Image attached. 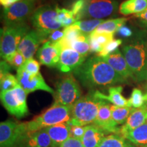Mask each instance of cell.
<instances>
[{
    "label": "cell",
    "instance_id": "cell-1",
    "mask_svg": "<svg viewBox=\"0 0 147 147\" xmlns=\"http://www.w3.org/2000/svg\"><path fill=\"white\" fill-rule=\"evenodd\" d=\"M73 74L84 87L89 89L107 87L127 82L108 62L97 55L86 60L73 71Z\"/></svg>",
    "mask_w": 147,
    "mask_h": 147
},
{
    "label": "cell",
    "instance_id": "cell-2",
    "mask_svg": "<svg viewBox=\"0 0 147 147\" xmlns=\"http://www.w3.org/2000/svg\"><path fill=\"white\" fill-rule=\"evenodd\" d=\"M106 100L97 95V91L91 90L77 100L71 108L70 125L87 126L94 123L99 108Z\"/></svg>",
    "mask_w": 147,
    "mask_h": 147
},
{
    "label": "cell",
    "instance_id": "cell-3",
    "mask_svg": "<svg viewBox=\"0 0 147 147\" xmlns=\"http://www.w3.org/2000/svg\"><path fill=\"white\" fill-rule=\"evenodd\" d=\"M71 108L72 106L53 104L41 115L26 122L27 132H34L55 125L69 122L71 119Z\"/></svg>",
    "mask_w": 147,
    "mask_h": 147
},
{
    "label": "cell",
    "instance_id": "cell-4",
    "mask_svg": "<svg viewBox=\"0 0 147 147\" xmlns=\"http://www.w3.org/2000/svg\"><path fill=\"white\" fill-rule=\"evenodd\" d=\"M147 42L139 38L136 42L124 46L122 51L136 80L142 81L147 65Z\"/></svg>",
    "mask_w": 147,
    "mask_h": 147
},
{
    "label": "cell",
    "instance_id": "cell-5",
    "mask_svg": "<svg viewBox=\"0 0 147 147\" xmlns=\"http://www.w3.org/2000/svg\"><path fill=\"white\" fill-rule=\"evenodd\" d=\"M54 104L72 106L82 97V90L73 74L60 79L55 85Z\"/></svg>",
    "mask_w": 147,
    "mask_h": 147
},
{
    "label": "cell",
    "instance_id": "cell-6",
    "mask_svg": "<svg viewBox=\"0 0 147 147\" xmlns=\"http://www.w3.org/2000/svg\"><path fill=\"white\" fill-rule=\"evenodd\" d=\"M56 7L57 5H42L35 10L30 17L31 23L35 29L47 38L54 31L62 27L57 21Z\"/></svg>",
    "mask_w": 147,
    "mask_h": 147
},
{
    "label": "cell",
    "instance_id": "cell-7",
    "mask_svg": "<svg viewBox=\"0 0 147 147\" xmlns=\"http://www.w3.org/2000/svg\"><path fill=\"white\" fill-rule=\"evenodd\" d=\"M29 31L27 24L5 25L1 29V57L5 59L17 51L20 42Z\"/></svg>",
    "mask_w": 147,
    "mask_h": 147
},
{
    "label": "cell",
    "instance_id": "cell-8",
    "mask_svg": "<svg viewBox=\"0 0 147 147\" xmlns=\"http://www.w3.org/2000/svg\"><path fill=\"white\" fill-rule=\"evenodd\" d=\"M27 93L21 86L4 92H1L0 98L2 105L10 115L22 119L29 115L27 104Z\"/></svg>",
    "mask_w": 147,
    "mask_h": 147
},
{
    "label": "cell",
    "instance_id": "cell-9",
    "mask_svg": "<svg viewBox=\"0 0 147 147\" xmlns=\"http://www.w3.org/2000/svg\"><path fill=\"white\" fill-rule=\"evenodd\" d=\"M37 2L38 0H21L4 9L3 19L5 25L25 23L36 10Z\"/></svg>",
    "mask_w": 147,
    "mask_h": 147
},
{
    "label": "cell",
    "instance_id": "cell-10",
    "mask_svg": "<svg viewBox=\"0 0 147 147\" xmlns=\"http://www.w3.org/2000/svg\"><path fill=\"white\" fill-rule=\"evenodd\" d=\"M27 133L26 122L7 120L0 123V147H17Z\"/></svg>",
    "mask_w": 147,
    "mask_h": 147
},
{
    "label": "cell",
    "instance_id": "cell-11",
    "mask_svg": "<svg viewBox=\"0 0 147 147\" xmlns=\"http://www.w3.org/2000/svg\"><path fill=\"white\" fill-rule=\"evenodd\" d=\"M117 8L116 0H87L81 19H104L115 13Z\"/></svg>",
    "mask_w": 147,
    "mask_h": 147
},
{
    "label": "cell",
    "instance_id": "cell-12",
    "mask_svg": "<svg viewBox=\"0 0 147 147\" xmlns=\"http://www.w3.org/2000/svg\"><path fill=\"white\" fill-rule=\"evenodd\" d=\"M16 78L19 85L25 90L27 94L41 90L54 95L55 91L47 84L40 72L38 74L29 73L25 70L22 66L17 69Z\"/></svg>",
    "mask_w": 147,
    "mask_h": 147
},
{
    "label": "cell",
    "instance_id": "cell-13",
    "mask_svg": "<svg viewBox=\"0 0 147 147\" xmlns=\"http://www.w3.org/2000/svg\"><path fill=\"white\" fill-rule=\"evenodd\" d=\"M47 37L44 36L36 29L29 30L24 36L18 45L17 51L26 58V59L33 58L34 55L42 43L47 41Z\"/></svg>",
    "mask_w": 147,
    "mask_h": 147
},
{
    "label": "cell",
    "instance_id": "cell-14",
    "mask_svg": "<svg viewBox=\"0 0 147 147\" xmlns=\"http://www.w3.org/2000/svg\"><path fill=\"white\" fill-rule=\"evenodd\" d=\"M62 49L58 43L52 44L45 42L37 52V57L40 63L49 67H55L58 65Z\"/></svg>",
    "mask_w": 147,
    "mask_h": 147
},
{
    "label": "cell",
    "instance_id": "cell-15",
    "mask_svg": "<svg viewBox=\"0 0 147 147\" xmlns=\"http://www.w3.org/2000/svg\"><path fill=\"white\" fill-rule=\"evenodd\" d=\"M87 57L80 55L71 49H63L61 53L58 65L59 70L62 72H69L76 70L85 61Z\"/></svg>",
    "mask_w": 147,
    "mask_h": 147
},
{
    "label": "cell",
    "instance_id": "cell-16",
    "mask_svg": "<svg viewBox=\"0 0 147 147\" xmlns=\"http://www.w3.org/2000/svg\"><path fill=\"white\" fill-rule=\"evenodd\" d=\"M110 106L106 101L103 103L99 108L98 114L93 124L104 130L107 134H120L121 127H119L112 117Z\"/></svg>",
    "mask_w": 147,
    "mask_h": 147
},
{
    "label": "cell",
    "instance_id": "cell-17",
    "mask_svg": "<svg viewBox=\"0 0 147 147\" xmlns=\"http://www.w3.org/2000/svg\"><path fill=\"white\" fill-rule=\"evenodd\" d=\"M17 147H53L52 141L45 129L27 132Z\"/></svg>",
    "mask_w": 147,
    "mask_h": 147
},
{
    "label": "cell",
    "instance_id": "cell-18",
    "mask_svg": "<svg viewBox=\"0 0 147 147\" xmlns=\"http://www.w3.org/2000/svg\"><path fill=\"white\" fill-rule=\"evenodd\" d=\"M103 59L108 62L113 67V69L127 81L129 79L136 80L135 76L129 67L125 59L119 49L115 53Z\"/></svg>",
    "mask_w": 147,
    "mask_h": 147
},
{
    "label": "cell",
    "instance_id": "cell-19",
    "mask_svg": "<svg viewBox=\"0 0 147 147\" xmlns=\"http://www.w3.org/2000/svg\"><path fill=\"white\" fill-rule=\"evenodd\" d=\"M147 121V102L140 108H134L127 120L121 127L120 134L123 136L127 132L135 129Z\"/></svg>",
    "mask_w": 147,
    "mask_h": 147
},
{
    "label": "cell",
    "instance_id": "cell-20",
    "mask_svg": "<svg viewBox=\"0 0 147 147\" xmlns=\"http://www.w3.org/2000/svg\"><path fill=\"white\" fill-rule=\"evenodd\" d=\"M52 141L53 147H59L62 143L70 138V125L63 123L45 128Z\"/></svg>",
    "mask_w": 147,
    "mask_h": 147
},
{
    "label": "cell",
    "instance_id": "cell-21",
    "mask_svg": "<svg viewBox=\"0 0 147 147\" xmlns=\"http://www.w3.org/2000/svg\"><path fill=\"white\" fill-rule=\"evenodd\" d=\"M107 135L104 130L94 124L86 126V131L81 139L84 147H98Z\"/></svg>",
    "mask_w": 147,
    "mask_h": 147
},
{
    "label": "cell",
    "instance_id": "cell-22",
    "mask_svg": "<svg viewBox=\"0 0 147 147\" xmlns=\"http://www.w3.org/2000/svg\"><path fill=\"white\" fill-rule=\"evenodd\" d=\"M122 86L117 87H110L108 89V95H106L104 93L97 91V95L102 100L108 101L113 104V105L120 107H131L129 100L125 98L122 95L123 91Z\"/></svg>",
    "mask_w": 147,
    "mask_h": 147
},
{
    "label": "cell",
    "instance_id": "cell-23",
    "mask_svg": "<svg viewBox=\"0 0 147 147\" xmlns=\"http://www.w3.org/2000/svg\"><path fill=\"white\" fill-rule=\"evenodd\" d=\"M136 147H147V121L123 135Z\"/></svg>",
    "mask_w": 147,
    "mask_h": 147
},
{
    "label": "cell",
    "instance_id": "cell-24",
    "mask_svg": "<svg viewBox=\"0 0 147 147\" xmlns=\"http://www.w3.org/2000/svg\"><path fill=\"white\" fill-rule=\"evenodd\" d=\"M147 9V0H126L121 3L119 12L123 15L137 14Z\"/></svg>",
    "mask_w": 147,
    "mask_h": 147
},
{
    "label": "cell",
    "instance_id": "cell-25",
    "mask_svg": "<svg viewBox=\"0 0 147 147\" xmlns=\"http://www.w3.org/2000/svg\"><path fill=\"white\" fill-rule=\"evenodd\" d=\"M127 20V18H117L108 20L106 21H104L91 34H115L121 27L125 24Z\"/></svg>",
    "mask_w": 147,
    "mask_h": 147
},
{
    "label": "cell",
    "instance_id": "cell-26",
    "mask_svg": "<svg viewBox=\"0 0 147 147\" xmlns=\"http://www.w3.org/2000/svg\"><path fill=\"white\" fill-rule=\"evenodd\" d=\"M98 147H136L123 136L112 134L106 136Z\"/></svg>",
    "mask_w": 147,
    "mask_h": 147
},
{
    "label": "cell",
    "instance_id": "cell-27",
    "mask_svg": "<svg viewBox=\"0 0 147 147\" xmlns=\"http://www.w3.org/2000/svg\"><path fill=\"white\" fill-rule=\"evenodd\" d=\"M133 109L134 108L131 107H120L115 105L110 106L112 117L117 125H124L125 123Z\"/></svg>",
    "mask_w": 147,
    "mask_h": 147
},
{
    "label": "cell",
    "instance_id": "cell-28",
    "mask_svg": "<svg viewBox=\"0 0 147 147\" xmlns=\"http://www.w3.org/2000/svg\"><path fill=\"white\" fill-rule=\"evenodd\" d=\"M104 21V19H91L84 20L75 22L71 25L74 28L78 29L84 34L90 35L95 30L100 24Z\"/></svg>",
    "mask_w": 147,
    "mask_h": 147
},
{
    "label": "cell",
    "instance_id": "cell-29",
    "mask_svg": "<svg viewBox=\"0 0 147 147\" xmlns=\"http://www.w3.org/2000/svg\"><path fill=\"white\" fill-rule=\"evenodd\" d=\"M69 49L76 51L80 55L87 57L90 53L89 35L83 34L69 45Z\"/></svg>",
    "mask_w": 147,
    "mask_h": 147
},
{
    "label": "cell",
    "instance_id": "cell-30",
    "mask_svg": "<svg viewBox=\"0 0 147 147\" xmlns=\"http://www.w3.org/2000/svg\"><path fill=\"white\" fill-rule=\"evenodd\" d=\"M57 21L61 25L62 27H67L76 22V18L71 10L66 8H61L58 5L56 7Z\"/></svg>",
    "mask_w": 147,
    "mask_h": 147
},
{
    "label": "cell",
    "instance_id": "cell-31",
    "mask_svg": "<svg viewBox=\"0 0 147 147\" xmlns=\"http://www.w3.org/2000/svg\"><path fill=\"white\" fill-rule=\"evenodd\" d=\"M0 78H1V80H0L1 92L12 90L19 86L17 78L10 73L6 74Z\"/></svg>",
    "mask_w": 147,
    "mask_h": 147
},
{
    "label": "cell",
    "instance_id": "cell-32",
    "mask_svg": "<svg viewBox=\"0 0 147 147\" xmlns=\"http://www.w3.org/2000/svg\"><path fill=\"white\" fill-rule=\"evenodd\" d=\"M129 102L131 107L134 108H140L144 105L146 103V101H145L144 95L142 93V91L137 88L134 89L131 97L129 99Z\"/></svg>",
    "mask_w": 147,
    "mask_h": 147
},
{
    "label": "cell",
    "instance_id": "cell-33",
    "mask_svg": "<svg viewBox=\"0 0 147 147\" xmlns=\"http://www.w3.org/2000/svg\"><path fill=\"white\" fill-rule=\"evenodd\" d=\"M122 40L121 39H114L113 41L110 42L103 48L102 50L98 54H97V55L102 58L106 57V56L115 53V51L118 50V48L122 45Z\"/></svg>",
    "mask_w": 147,
    "mask_h": 147
},
{
    "label": "cell",
    "instance_id": "cell-34",
    "mask_svg": "<svg viewBox=\"0 0 147 147\" xmlns=\"http://www.w3.org/2000/svg\"><path fill=\"white\" fill-rule=\"evenodd\" d=\"M4 60L6 62H8L11 66L18 69L25 64L27 59L21 53L16 51L14 54L9 56L8 57H7Z\"/></svg>",
    "mask_w": 147,
    "mask_h": 147
},
{
    "label": "cell",
    "instance_id": "cell-35",
    "mask_svg": "<svg viewBox=\"0 0 147 147\" xmlns=\"http://www.w3.org/2000/svg\"><path fill=\"white\" fill-rule=\"evenodd\" d=\"M87 0H75L71 5V11L76 18V21L81 20L82 14L87 5Z\"/></svg>",
    "mask_w": 147,
    "mask_h": 147
},
{
    "label": "cell",
    "instance_id": "cell-36",
    "mask_svg": "<svg viewBox=\"0 0 147 147\" xmlns=\"http://www.w3.org/2000/svg\"><path fill=\"white\" fill-rule=\"evenodd\" d=\"M115 34H90L89 38L94 40L103 49L110 42L114 40Z\"/></svg>",
    "mask_w": 147,
    "mask_h": 147
},
{
    "label": "cell",
    "instance_id": "cell-37",
    "mask_svg": "<svg viewBox=\"0 0 147 147\" xmlns=\"http://www.w3.org/2000/svg\"><path fill=\"white\" fill-rule=\"evenodd\" d=\"M23 67L29 73L38 74L40 72V63L34 58L27 59L25 64L23 65Z\"/></svg>",
    "mask_w": 147,
    "mask_h": 147
},
{
    "label": "cell",
    "instance_id": "cell-38",
    "mask_svg": "<svg viewBox=\"0 0 147 147\" xmlns=\"http://www.w3.org/2000/svg\"><path fill=\"white\" fill-rule=\"evenodd\" d=\"M86 131V126L70 125V137L81 140Z\"/></svg>",
    "mask_w": 147,
    "mask_h": 147
},
{
    "label": "cell",
    "instance_id": "cell-39",
    "mask_svg": "<svg viewBox=\"0 0 147 147\" xmlns=\"http://www.w3.org/2000/svg\"><path fill=\"white\" fill-rule=\"evenodd\" d=\"M64 36H65L64 29H63V30L57 29V30L54 31V32L49 35L47 40L51 42L52 44H57L63 39Z\"/></svg>",
    "mask_w": 147,
    "mask_h": 147
},
{
    "label": "cell",
    "instance_id": "cell-40",
    "mask_svg": "<svg viewBox=\"0 0 147 147\" xmlns=\"http://www.w3.org/2000/svg\"><path fill=\"white\" fill-rule=\"evenodd\" d=\"M59 147H84L82 140L80 139L69 138L65 142L62 143Z\"/></svg>",
    "mask_w": 147,
    "mask_h": 147
},
{
    "label": "cell",
    "instance_id": "cell-41",
    "mask_svg": "<svg viewBox=\"0 0 147 147\" xmlns=\"http://www.w3.org/2000/svg\"><path fill=\"white\" fill-rule=\"evenodd\" d=\"M117 32L119 36L123 37V38H129L133 34L131 29L125 25H123L122 27H121Z\"/></svg>",
    "mask_w": 147,
    "mask_h": 147
},
{
    "label": "cell",
    "instance_id": "cell-42",
    "mask_svg": "<svg viewBox=\"0 0 147 147\" xmlns=\"http://www.w3.org/2000/svg\"><path fill=\"white\" fill-rule=\"evenodd\" d=\"M10 70V65L5 61H1V71H0V77L4 76L5 74L9 73Z\"/></svg>",
    "mask_w": 147,
    "mask_h": 147
},
{
    "label": "cell",
    "instance_id": "cell-43",
    "mask_svg": "<svg viewBox=\"0 0 147 147\" xmlns=\"http://www.w3.org/2000/svg\"><path fill=\"white\" fill-rule=\"evenodd\" d=\"M20 1H21V0H0V3H1V5L4 8V9H5Z\"/></svg>",
    "mask_w": 147,
    "mask_h": 147
},
{
    "label": "cell",
    "instance_id": "cell-44",
    "mask_svg": "<svg viewBox=\"0 0 147 147\" xmlns=\"http://www.w3.org/2000/svg\"><path fill=\"white\" fill-rule=\"evenodd\" d=\"M134 16L140 18V19H142L144 22H147V9L143 11V12H140V13L134 14Z\"/></svg>",
    "mask_w": 147,
    "mask_h": 147
},
{
    "label": "cell",
    "instance_id": "cell-45",
    "mask_svg": "<svg viewBox=\"0 0 147 147\" xmlns=\"http://www.w3.org/2000/svg\"><path fill=\"white\" fill-rule=\"evenodd\" d=\"M147 80V65H146V69H145L144 75H143V77H142V81H143V80Z\"/></svg>",
    "mask_w": 147,
    "mask_h": 147
},
{
    "label": "cell",
    "instance_id": "cell-46",
    "mask_svg": "<svg viewBox=\"0 0 147 147\" xmlns=\"http://www.w3.org/2000/svg\"><path fill=\"white\" fill-rule=\"evenodd\" d=\"M143 25H144L146 27H147V22H144V24H143Z\"/></svg>",
    "mask_w": 147,
    "mask_h": 147
},
{
    "label": "cell",
    "instance_id": "cell-47",
    "mask_svg": "<svg viewBox=\"0 0 147 147\" xmlns=\"http://www.w3.org/2000/svg\"><path fill=\"white\" fill-rule=\"evenodd\" d=\"M146 93H147V84H146Z\"/></svg>",
    "mask_w": 147,
    "mask_h": 147
},
{
    "label": "cell",
    "instance_id": "cell-48",
    "mask_svg": "<svg viewBox=\"0 0 147 147\" xmlns=\"http://www.w3.org/2000/svg\"><path fill=\"white\" fill-rule=\"evenodd\" d=\"M146 44H147V43H146Z\"/></svg>",
    "mask_w": 147,
    "mask_h": 147
}]
</instances>
